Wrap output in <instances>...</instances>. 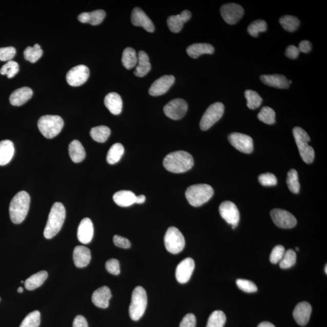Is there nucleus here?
<instances>
[{
    "label": "nucleus",
    "instance_id": "f257e3e1",
    "mask_svg": "<svg viewBox=\"0 0 327 327\" xmlns=\"http://www.w3.org/2000/svg\"><path fill=\"white\" fill-rule=\"evenodd\" d=\"M194 165V159L189 153L179 151L169 153L163 161V166L168 171L181 173L189 171Z\"/></svg>",
    "mask_w": 327,
    "mask_h": 327
},
{
    "label": "nucleus",
    "instance_id": "f03ea898",
    "mask_svg": "<svg viewBox=\"0 0 327 327\" xmlns=\"http://www.w3.org/2000/svg\"><path fill=\"white\" fill-rule=\"evenodd\" d=\"M31 198L28 193L21 191L13 197L9 206V214L12 222L18 224L26 218L29 209Z\"/></svg>",
    "mask_w": 327,
    "mask_h": 327
},
{
    "label": "nucleus",
    "instance_id": "7ed1b4c3",
    "mask_svg": "<svg viewBox=\"0 0 327 327\" xmlns=\"http://www.w3.org/2000/svg\"><path fill=\"white\" fill-rule=\"evenodd\" d=\"M66 219V209L63 203L55 202L50 212L44 230L46 239H51L62 229Z\"/></svg>",
    "mask_w": 327,
    "mask_h": 327
},
{
    "label": "nucleus",
    "instance_id": "20e7f679",
    "mask_svg": "<svg viewBox=\"0 0 327 327\" xmlns=\"http://www.w3.org/2000/svg\"><path fill=\"white\" fill-rule=\"evenodd\" d=\"M214 194L211 186L206 183H199L190 186L186 190V197L190 205L199 207L208 202Z\"/></svg>",
    "mask_w": 327,
    "mask_h": 327
},
{
    "label": "nucleus",
    "instance_id": "39448f33",
    "mask_svg": "<svg viewBox=\"0 0 327 327\" xmlns=\"http://www.w3.org/2000/svg\"><path fill=\"white\" fill-rule=\"evenodd\" d=\"M64 126V121L58 115H45L38 121V127L45 138L52 139L57 136Z\"/></svg>",
    "mask_w": 327,
    "mask_h": 327
},
{
    "label": "nucleus",
    "instance_id": "423d86ee",
    "mask_svg": "<svg viewBox=\"0 0 327 327\" xmlns=\"http://www.w3.org/2000/svg\"><path fill=\"white\" fill-rule=\"evenodd\" d=\"M148 305V296L144 288L136 287L133 290L129 306V315L133 321H138L145 314Z\"/></svg>",
    "mask_w": 327,
    "mask_h": 327
},
{
    "label": "nucleus",
    "instance_id": "0eeeda50",
    "mask_svg": "<svg viewBox=\"0 0 327 327\" xmlns=\"http://www.w3.org/2000/svg\"><path fill=\"white\" fill-rule=\"evenodd\" d=\"M293 133L303 161L306 163H312L314 161L315 154L314 149L308 144L310 141L308 133L299 127L293 129Z\"/></svg>",
    "mask_w": 327,
    "mask_h": 327
},
{
    "label": "nucleus",
    "instance_id": "6e6552de",
    "mask_svg": "<svg viewBox=\"0 0 327 327\" xmlns=\"http://www.w3.org/2000/svg\"><path fill=\"white\" fill-rule=\"evenodd\" d=\"M165 243L167 250L175 255L185 249L186 241L185 237L178 229L175 227H170L166 233Z\"/></svg>",
    "mask_w": 327,
    "mask_h": 327
},
{
    "label": "nucleus",
    "instance_id": "1a4fd4ad",
    "mask_svg": "<svg viewBox=\"0 0 327 327\" xmlns=\"http://www.w3.org/2000/svg\"><path fill=\"white\" fill-rule=\"evenodd\" d=\"M224 113V106L221 103H215L210 105L202 116L200 121V128L207 131L222 118Z\"/></svg>",
    "mask_w": 327,
    "mask_h": 327
},
{
    "label": "nucleus",
    "instance_id": "9d476101",
    "mask_svg": "<svg viewBox=\"0 0 327 327\" xmlns=\"http://www.w3.org/2000/svg\"><path fill=\"white\" fill-rule=\"evenodd\" d=\"M188 110V105L185 100L176 98L172 99L165 106L163 112L169 118L178 120L185 116Z\"/></svg>",
    "mask_w": 327,
    "mask_h": 327
},
{
    "label": "nucleus",
    "instance_id": "9b49d317",
    "mask_svg": "<svg viewBox=\"0 0 327 327\" xmlns=\"http://www.w3.org/2000/svg\"><path fill=\"white\" fill-rule=\"evenodd\" d=\"M272 219L275 224L281 229H289L294 228L297 224V220L291 213L285 210L275 209L272 210Z\"/></svg>",
    "mask_w": 327,
    "mask_h": 327
},
{
    "label": "nucleus",
    "instance_id": "f8f14e48",
    "mask_svg": "<svg viewBox=\"0 0 327 327\" xmlns=\"http://www.w3.org/2000/svg\"><path fill=\"white\" fill-rule=\"evenodd\" d=\"M219 211L222 218L232 225L233 229L238 226L240 214L239 210L234 203L229 201L222 202L219 206Z\"/></svg>",
    "mask_w": 327,
    "mask_h": 327
},
{
    "label": "nucleus",
    "instance_id": "ddd939ff",
    "mask_svg": "<svg viewBox=\"0 0 327 327\" xmlns=\"http://www.w3.org/2000/svg\"><path fill=\"white\" fill-rule=\"evenodd\" d=\"M90 75L89 69L85 65L74 67L67 73L66 80L70 86L78 87L85 84Z\"/></svg>",
    "mask_w": 327,
    "mask_h": 327
},
{
    "label": "nucleus",
    "instance_id": "4468645a",
    "mask_svg": "<svg viewBox=\"0 0 327 327\" xmlns=\"http://www.w3.org/2000/svg\"><path fill=\"white\" fill-rule=\"evenodd\" d=\"M229 141L238 151L251 153L253 151V139L250 136L240 133H232L229 136Z\"/></svg>",
    "mask_w": 327,
    "mask_h": 327
},
{
    "label": "nucleus",
    "instance_id": "2eb2a0df",
    "mask_svg": "<svg viewBox=\"0 0 327 327\" xmlns=\"http://www.w3.org/2000/svg\"><path fill=\"white\" fill-rule=\"evenodd\" d=\"M243 13L242 7L235 3H229L223 5L221 8L222 17L229 25L238 23L242 17Z\"/></svg>",
    "mask_w": 327,
    "mask_h": 327
},
{
    "label": "nucleus",
    "instance_id": "dca6fc26",
    "mask_svg": "<svg viewBox=\"0 0 327 327\" xmlns=\"http://www.w3.org/2000/svg\"><path fill=\"white\" fill-rule=\"evenodd\" d=\"M195 263L191 258H186L179 263L176 270V278L180 283L188 282L194 271Z\"/></svg>",
    "mask_w": 327,
    "mask_h": 327
},
{
    "label": "nucleus",
    "instance_id": "f3484780",
    "mask_svg": "<svg viewBox=\"0 0 327 327\" xmlns=\"http://www.w3.org/2000/svg\"><path fill=\"white\" fill-rule=\"evenodd\" d=\"M175 78L173 75H163L161 78L156 79L153 83L149 90V94L153 96H161L168 92L173 83Z\"/></svg>",
    "mask_w": 327,
    "mask_h": 327
},
{
    "label": "nucleus",
    "instance_id": "a211bd4d",
    "mask_svg": "<svg viewBox=\"0 0 327 327\" xmlns=\"http://www.w3.org/2000/svg\"><path fill=\"white\" fill-rule=\"evenodd\" d=\"M131 22L133 25L142 27L149 32L155 31V26L152 20L141 8L133 9L131 15Z\"/></svg>",
    "mask_w": 327,
    "mask_h": 327
},
{
    "label": "nucleus",
    "instance_id": "6ab92c4d",
    "mask_svg": "<svg viewBox=\"0 0 327 327\" xmlns=\"http://www.w3.org/2000/svg\"><path fill=\"white\" fill-rule=\"evenodd\" d=\"M312 312L311 305L308 302H302L296 306L293 315L296 322L299 325L304 326L308 324Z\"/></svg>",
    "mask_w": 327,
    "mask_h": 327
},
{
    "label": "nucleus",
    "instance_id": "aec40b11",
    "mask_svg": "<svg viewBox=\"0 0 327 327\" xmlns=\"http://www.w3.org/2000/svg\"><path fill=\"white\" fill-rule=\"evenodd\" d=\"M111 298V290L107 286H103L93 292L92 301L93 304L97 308L106 309L109 306V301Z\"/></svg>",
    "mask_w": 327,
    "mask_h": 327
},
{
    "label": "nucleus",
    "instance_id": "412c9836",
    "mask_svg": "<svg viewBox=\"0 0 327 327\" xmlns=\"http://www.w3.org/2000/svg\"><path fill=\"white\" fill-rule=\"evenodd\" d=\"M94 233L91 219L86 218L80 222L78 228L77 237L79 242L84 244L91 242Z\"/></svg>",
    "mask_w": 327,
    "mask_h": 327
},
{
    "label": "nucleus",
    "instance_id": "4be33fe9",
    "mask_svg": "<svg viewBox=\"0 0 327 327\" xmlns=\"http://www.w3.org/2000/svg\"><path fill=\"white\" fill-rule=\"evenodd\" d=\"M192 14L189 11H183L180 14L170 16L168 19V26L170 31L178 33L181 31L183 25L191 18Z\"/></svg>",
    "mask_w": 327,
    "mask_h": 327
},
{
    "label": "nucleus",
    "instance_id": "5701e85b",
    "mask_svg": "<svg viewBox=\"0 0 327 327\" xmlns=\"http://www.w3.org/2000/svg\"><path fill=\"white\" fill-rule=\"evenodd\" d=\"M73 261L78 268H85L91 260V250L86 247L78 246L73 250Z\"/></svg>",
    "mask_w": 327,
    "mask_h": 327
},
{
    "label": "nucleus",
    "instance_id": "b1692460",
    "mask_svg": "<svg viewBox=\"0 0 327 327\" xmlns=\"http://www.w3.org/2000/svg\"><path fill=\"white\" fill-rule=\"evenodd\" d=\"M33 91L28 87L15 90L10 96L9 101L11 104L15 106H21L25 105L32 98Z\"/></svg>",
    "mask_w": 327,
    "mask_h": 327
},
{
    "label": "nucleus",
    "instance_id": "393cba45",
    "mask_svg": "<svg viewBox=\"0 0 327 327\" xmlns=\"http://www.w3.org/2000/svg\"><path fill=\"white\" fill-rule=\"evenodd\" d=\"M263 84L278 89H288L290 84L289 80L283 75H263L261 76Z\"/></svg>",
    "mask_w": 327,
    "mask_h": 327
},
{
    "label": "nucleus",
    "instance_id": "a878e982",
    "mask_svg": "<svg viewBox=\"0 0 327 327\" xmlns=\"http://www.w3.org/2000/svg\"><path fill=\"white\" fill-rule=\"evenodd\" d=\"M105 105L113 115H117L121 113L122 101L117 93L112 92L107 95L105 98Z\"/></svg>",
    "mask_w": 327,
    "mask_h": 327
},
{
    "label": "nucleus",
    "instance_id": "bb28decb",
    "mask_svg": "<svg viewBox=\"0 0 327 327\" xmlns=\"http://www.w3.org/2000/svg\"><path fill=\"white\" fill-rule=\"evenodd\" d=\"M106 12L103 10H96L91 12H83L78 16V20L82 23H89L93 26L101 23L106 17Z\"/></svg>",
    "mask_w": 327,
    "mask_h": 327
},
{
    "label": "nucleus",
    "instance_id": "cd10ccee",
    "mask_svg": "<svg viewBox=\"0 0 327 327\" xmlns=\"http://www.w3.org/2000/svg\"><path fill=\"white\" fill-rule=\"evenodd\" d=\"M214 51L213 46L208 43H196L187 48V53L192 58H198L203 54H212Z\"/></svg>",
    "mask_w": 327,
    "mask_h": 327
},
{
    "label": "nucleus",
    "instance_id": "c85d7f7f",
    "mask_svg": "<svg viewBox=\"0 0 327 327\" xmlns=\"http://www.w3.org/2000/svg\"><path fill=\"white\" fill-rule=\"evenodd\" d=\"M15 149L10 140L0 141V166H5L11 161L14 155Z\"/></svg>",
    "mask_w": 327,
    "mask_h": 327
},
{
    "label": "nucleus",
    "instance_id": "c756f323",
    "mask_svg": "<svg viewBox=\"0 0 327 327\" xmlns=\"http://www.w3.org/2000/svg\"><path fill=\"white\" fill-rule=\"evenodd\" d=\"M151 64L149 56L145 51H139L138 55V63L136 66L134 74L138 77H143L151 71Z\"/></svg>",
    "mask_w": 327,
    "mask_h": 327
},
{
    "label": "nucleus",
    "instance_id": "7c9ffc66",
    "mask_svg": "<svg viewBox=\"0 0 327 327\" xmlns=\"http://www.w3.org/2000/svg\"><path fill=\"white\" fill-rule=\"evenodd\" d=\"M136 196L129 190H121L115 193L113 201L120 207H129L135 203Z\"/></svg>",
    "mask_w": 327,
    "mask_h": 327
},
{
    "label": "nucleus",
    "instance_id": "2f4dec72",
    "mask_svg": "<svg viewBox=\"0 0 327 327\" xmlns=\"http://www.w3.org/2000/svg\"><path fill=\"white\" fill-rule=\"evenodd\" d=\"M69 153L73 162H81L86 157L84 147L78 140H73L69 146Z\"/></svg>",
    "mask_w": 327,
    "mask_h": 327
},
{
    "label": "nucleus",
    "instance_id": "473e14b6",
    "mask_svg": "<svg viewBox=\"0 0 327 327\" xmlns=\"http://www.w3.org/2000/svg\"><path fill=\"white\" fill-rule=\"evenodd\" d=\"M48 274L46 271H40L30 276L25 282V288L28 290H33L39 288L48 278Z\"/></svg>",
    "mask_w": 327,
    "mask_h": 327
},
{
    "label": "nucleus",
    "instance_id": "72a5a7b5",
    "mask_svg": "<svg viewBox=\"0 0 327 327\" xmlns=\"http://www.w3.org/2000/svg\"><path fill=\"white\" fill-rule=\"evenodd\" d=\"M138 63V55L135 49L127 48L122 53V63L125 68L130 70L136 67Z\"/></svg>",
    "mask_w": 327,
    "mask_h": 327
},
{
    "label": "nucleus",
    "instance_id": "f704fd0d",
    "mask_svg": "<svg viewBox=\"0 0 327 327\" xmlns=\"http://www.w3.org/2000/svg\"><path fill=\"white\" fill-rule=\"evenodd\" d=\"M111 129L108 127L105 126H99L95 127L91 129V136L96 142L103 143L108 140L109 136L111 135Z\"/></svg>",
    "mask_w": 327,
    "mask_h": 327
},
{
    "label": "nucleus",
    "instance_id": "c9c22d12",
    "mask_svg": "<svg viewBox=\"0 0 327 327\" xmlns=\"http://www.w3.org/2000/svg\"><path fill=\"white\" fill-rule=\"evenodd\" d=\"M124 153V146L121 143H115L109 149L107 155V161L110 165H115L121 159Z\"/></svg>",
    "mask_w": 327,
    "mask_h": 327
},
{
    "label": "nucleus",
    "instance_id": "e433bc0d",
    "mask_svg": "<svg viewBox=\"0 0 327 327\" xmlns=\"http://www.w3.org/2000/svg\"><path fill=\"white\" fill-rule=\"evenodd\" d=\"M280 24L285 31L289 32H293L298 29L300 22L296 16L292 15H285L279 19Z\"/></svg>",
    "mask_w": 327,
    "mask_h": 327
},
{
    "label": "nucleus",
    "instance_id": "4c0bfd02",
    "mask_svg": "<svg viewBox=\"0 0 327 327\" xmlns=\"http://www.w3.org/2000/svg\"><path fill=\"white\" fill-rule=\"evenodd\" d=\"M226 322L225 313L220 310H216L210 316L206 327H223Z\"/></svg>",
    "mask_w": 327,
    "mask_h": 327
},
{
    "label": "nucleus",
    "instance_id": "58836bf2",
    "mask_svg": "<svg viewBox=\"0 0 327 327\" xmlns=\"http://www.w3.org/2000/svg\"><path fill=\"white\" fill-rule=\"evenodd\" d=\"M43 50L38 44L33 47H28L24 52L25 58L29 62L35 63L42 57Z\"/></svg>",
    "mask_w": 327,
    "mask_h": 327
},
{
    "label": "nucleus",
    "instance_id": "ea45409f",
    "mask_svg": "<svg viewBox=\"0 0 327 327\" xmlns=\"http://www.w3.org/2000/svg\"><path fill=\"white\" fill-rule=\"evenodd\" d=\"M245 97L248 101L247 105L250 109L255 110L262 104V98L258 93L252 90H247L245 92Z\"/></svg>",
    "mask_w": 327,
    "mask_h": 327
},
{
    "label": "nucleus",
    "instance_id": "a19ab883",
    "mask_svg": "<svg viewBox=\"0 0 327 327\" xmlns=\"http://www.w3.org/2000/svg\"><path fill=\"white\" fill-rule=\"evenodd\" d=\"M287 183L291 192L297 194L300 191L298 173L295 169H291L288 173Z\"/></svg>",
    "mask_w": 327,
    "mask_h": 327
},
{
    "label": "nucleus",
    "instance_id": "79ce46f5",
    "mask_svg": "<svg viewBox=\"0 0 327 327\" xmlns=\"http://www.w3.org/2000/svg\"><path fill=\"white\" fill-rule=\"evenodd\" d=\"M276 114L274 110L269 107H263L258 113V118L260 121L267 125H273L276 121Z\"/></svg>",
    "mask_w": 327,
    "mask_h": 327
},
{
    "label": "nucleus",
    "instance_id": "37998d69",
    "mask_svg": "<svg viewBox=\"0 0 327 327\" xmlns=\"http://www.w3.org/2000/svg\"><path fill=\"white\" fill-rule=\"evenodd\" d=\"M41 322V314L36 311L30 313L23 320L19 327H38Z\"/></svg>",
    "mask_w": 327,
    "mask_h": 327
},
{
    "label": "nucleus",
    "instance_id": "c03bdc74",
    "mask_svg": "<svg viewBox=\"0 0 327 327\" xmlns=\"http://www.w3.org/2000/svg\"><path fill=\"white\" fill-rule=\"evenodd\" d=\"M296 262V254L294 250H288L285 252L281 261L279 262V266L282 269L291 268Z\"/></svg>",
    "mask_w": 327,
    "mask_h": 327
},
{
    "label": "nucleus",
    "instance_id": "a18cd8bd",
    "mask_svg": "<svg viewBox=\"0 0 327 327\" xmlns=\"http://www.w3.org/2000/svg\"><path fill=\"white\" fill-rule=\"evenodd\" d=\"M268 25L264 20L258 19L253 22L248 29L249 34L253 37H257L259 33L267 31Z\"/></svg>",
    "mask_w": 327,
    "mask_h": 327
},
{
    "label": "nucleus",
    "instance_id": "49530a36",
    "mask_svg": "<svg viewBox=\"0 0 327 327\" xmlns=\"http://www.w3.org/2000/svg\"><path fill=\"white\" fill-rule=\"evenodd\" d=\"M18 72L19 65L18 63L14 61H12V60L7 62L0 69V73L3 75H6L8 76V78L14 77Z\"/></svg>",
    "mask_w": 327,
    "mask_h": 327
},
{
    "label": "nucleus",
    "instance_id": "de8ad7c7",
    "mask_svg": "<svg viewBox=\"0 0 327 327\" xmlns=\"http://www.w3.org/2000/svg\"><path fill=\"white\" fill-rule=\"evenodd\" d=\"M237 286L246 293H254L258 291V288L254 282L249 280L239 279L236 281Z\"/></svg>",
    "mask_w": 327,
    "mask_h": 327
},
{
    "label": "nucleus",
    "instance_id": "09e8293b",
    "mask_svg": "<svg viewBox=\"0 0 327 327\" xmlns=\"http://www.w3.org/2000/svg\"><path fill=\"white\" fill-rule=\"evenodd\" d=\"M258 180L262 186L265 187L275 186L278 183L276 176L271 173H263L259 175Z\"/></svg>",
    "mask_w": 327,
    "mask_h": 327
},
{
    "label": "nucleus",
    "instance_id": "8fccbe9b",
    "mask_svg": "<svg viewBox=\"0 0 327 327\" xmlns=\"http://www.w3.org/2000/svg\"><path fill=\"white\" fill-rule=\"evenodd\" d=\"M285 252V248H283V246L281 245L275 246L270 256V262L274 264L279 263L281 261Z\"/></svg>",
    "mask_w": 327,
    "mask_h": 327
},
{
    "label": "nucleus",
    "instance_id": "3c124183",
    "mask_svg": "<svg viewBox=\"0 0 327 327\" xmlns=\"http://www.w3.org/2000/svg\"><path fill=\"white\" fill-rule=\"evenodd\" d=\"M16 54V49L13 47L0 48V61H11Z\"/></svg>",
    "mask_w": 327,
    "mask_h": 327
},
{
    "label": "nucleus",
    "instance_id": "603ef678",
    "mask_svg": "<svg viewBox=\"0 0 327 327\" xmlns=\"http://www.w3.org/2000/svg\"><path fill=\"white\" fill-rule=\"evenodd\" d=\"M107 271L114 275H118L120 273V265L118 260L111 259L106 263Z\"/></svg>",
    "mask_w": 327,
    "mask_h": 327
},
{
    "label": "nucleus",
    "instance_id": "864d4df0",
    "mask_svg": "<svg viewBox=\"0 0 327 327\" xmlns=\"http://www.w3.org/2000/svg\"><path fill=\"white\" fill-rule=\"evenodd\" d=\"M196 318L192 313L186 315L180 323L179 327H196Z\"/></svg>",
    "mask_w": 327,
    "mask_h": 327
},
{
    "label": "nucleus",
    "instance_id": "5fc2aeb1",
    "mask_svg": "<svg viewBox=\"0 0 327 327\" xmlns=\"http://www.w3.org/2000/svg\"><path fill=\"white\" fill-rule=\"evenodd\" d=\"M113 242L116 246L120 248L129 249L131 247V243L128 239L119 235H115L113 237Z\"/></svg>",
    "mask_w": 327,
    "mask_h": 327
},
{
    "label": "nucleus",
    "instance_id": "6e6d98bb",
    "mask_svg": "<svg viewBox=\"0 0 327 327\" xmlns=\"http://www.w3.org/2000/svg\"><path fill=\"white\" fill-rule=\"evenodd\" d=\"M299 52V49L297 47L290 45L286 49L285 55L290 59H296L298 58Z\"/></svg>",
    "mask_w": 327,
    "mask_h": 327
},
{
    "label": "nucleus",
    "instance_id": "4d7b16f0",
    "mask_svg": "<svg viewBox=\"0 0 327 327\" xmlns=\"http://www.w3.org/2000/svg\"><path fill=\"white\" fill-rule=\"evenodd\" d=\"M73 327H89L88 323L84 316L78 315L73 321Z\"/></svg>",
    "mask_w": 327,
    "mask_h": 327
},
{
    "label": "nucleus",
    "instance_id": "13d9d810",
    "mask_svg": "<svg viewBox=\"0 0 327 327\" xmlns=\"http://www.w3.org/2000/svg\"><path fill=\"white\" fill-rule=\"evenodd\" d=\"M298 48L299 52L305 53H309L312 50L311 43L308 41V40H303V41L299 43Z\"/></svg>",
    "mask_w": 327,
    "mask_h": 327
},
{
    "label": "nucleus",
    "instance_id": "bf43d9fd",
    "mask_svg": "<svg viewBox=\"0 0 327 327\" xmlns=\"http://www.w3.org/2000/svg\"><path fill=\"white\" fill-rule=\"evenodd\" d=\"M146 201V196L145 195L136 196V203H142Z\"/></svg>",
    "mask_w": 327,
    "mask_h": 327
},
{
    "label": "nucleus",
    "instance_id": "052dcab7",
    "mask_svg": "<svg viewBox=\"0 0 327 327\" xmlns=\"http://www.w3.org/2000/svg\"><path fill=\"white\" fill-rule=\"evenodd\" d=\"M258 327H276L273 323L269 322H263L259 323Z\"/></svg>",
    "mask_w": 327,
    "mask_h": 327
},
{
    "label": "nucleus",
    "instance_id": "680f3d73",
    "mask_svg": "<svg viewBox=\"0 0 327 327\" xmlns=\"http://www.w3.org/2000/svg\"><path fill=\"white\" fill-rule=\"evenodd\" d=\"M17 292L18 293H23V288H22V287H19V288L17 290Z\"/></svg>",
    "mask_w": 327,
    "mask_h": 327
},
{
    "label": "nucleus",
    "instance_id": "e2e57ef3",
    "mask_svg": "<svg viewBox=\"0 0 327 327\" xmlns=\"http://www.w3.org/2000/svg\"><path fill=\"white\" fill-rule=\"evenodd\" d=\"M326 269H327V265H325V269L326 274V273H327V271H326V270H326Z\"/></svg>",
    "mask_w": 327,
    "mask_h": 327
},
{
    "label": "nucleus",
    "instance_id": "0e129e2a",
    "mask_svg": "<svg viewBox=\"0 0 327 327\" xmlns=\"http://www.w3.org/2000/svg\"><path fill=\"white\" fill-rule=\"evenodd\" d=\"M296 251H299V249L298 248H296Z\"/></svg>",
    "mask_w": 327,
    "mask_h": 327
}]
</instances>
